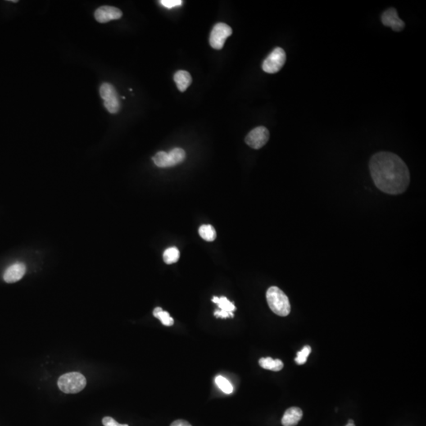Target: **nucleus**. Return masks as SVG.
I'll return each instance as SVG.
<instances>
[{
    "label": "nucleus",
    "instance_id": "dca6fc26",
    "mask_svg": "<svg viewBox=\"0 0 426 426\" xmlns=\"http://www.w3.org/2000/svg\"><path fill=\"white\" fill-rule=\"evenodd\" d=\"M153 316L160 320L164 325L172 326L174 324V319L170 317L168 312L164 311L162 308H155L153 310Z\"/></svg>",
    "mask_w": 426,
    "mask_h": 426
},
{
    "label": "nucleus",
    "instance_id": "4468645a",
    "mask_svg": "<svg viewBox=\"0 0 426 426\" xmlns=\"http://www.w3.org/2000/svg\"><path fill=\"white\" fill-rule=\"evenodd\" d=\"M168 154L169 163H170V168L176 166L178 164L183 163V160L186 158V152L183 149H180V148L173 149Z\"/></svg>",
    "mask_w": 426,
    "mask_h": 426
},
{
    "label": "nucleus",
    "instance_id": "4be33fe9",
    "mask_svg": "<svg viewBox=\"0 0 426 426\" xmlns=\"http://www.w3.org/2000/svg\"><path fill=\"white\" fill-rule=\"evenodd\" d=\"M160 2L163 6L168 9L183 5V1H181V0H161Z\"/></svg>",
    "mask_w": 426,
    "mask_h": 426
},
{
    "label": "nucleus",
    "instance_id": "5701e85b",
    "mask_svg": "<svg viewBox=\"0 0 426 426\" xmlns=\"http://www.w3.org/2000/svg\"><path fill=\"white\" fill-rule=\"evenodd\" d=\"M102 422L103 425L105 426H129L127 424H119L111 417H105V418H103Z\"/></svg>",
    "mask_w": 426,
    "mask_h": 426
},
{
    "label": "nucleus",
    "instance_id": "1a4fd4ad",
    "mask_svg": "<svg viewBox=\"0 0 426 426\" xmlns=\"http://www.w3.org/2000/svg\"><path fill=\"white\" fill-rule=\"evenodd\" d=\"M381 21L383 25L391 27V29L396 32L403 30L405 27L404 21H402L399 18L397 11L394 8L388 9L382 14Z\"/></svg>",
    "mask_w": 426,
    "mask_h": 426
},
{
    "label": "nucleus",
    "instance_id": "b1692460",
    "mask_svg": "<svg viewBox=\"0 0 426 426\" xmlns=\"http://www.w3.org/2000/svg\"><path fill=\"white\" fill-rule=\"evenodd\" d=\"M214 315H215V317H216V318H234V314H228V313H226V312H223L221 311V310H219V309L215 310V313H214Z\"/></svg>",
    "mask_w": 426,
    "mask_h": 426
},
{
    "label": "nucleus",
    "instance_id": "39448f33",
    "mask_svg": "<svg viewBox=\"0 0 426 426\" xmlns=\"http://www.w3.org/2000/svg\"><path fill=\"white\" fill-rule=\"evenodd\" d=\"M286 53L281 47H276L263 62L262 69L268 74H276L286 63Z\"/></svg>",
    "mask_w": 426,
    "mask_h": 426
},
{
    "label": "nucleus",
    "instance_id": "f8f14e48",
    "mask_svg": "<svg viewBox=\"0 0 426 426\" xmlns=\"http://www.w3.org/2000/svg\"><path fill=\"white\" fill-rule=\"evenodd\" d=\"M174 81L176 83L178 90L183 92L187 90L192 83V77L189 72L178 70L174 74Z\"/></svg>",
    "mask_w": 426,
    "mask_h": 426
},
{
    "label": "nucleus",
    "instance_id": "9d476101",
    "mask_svg": "<svg viewBox=\"0 0 426 426\" xmlns=\"http://www.w3.org/2000/svg\"><path fill=\"white\" fill-rule=\"evenodd\" d=\"M26 268L22 263H15L5 271L3 279L8 283H15L20 280L25 275Z\"/></svg>",
    "mask_w": 426,
    "mask_h": 426
},
{
    "label": "nucleus",
    "instance_id": "a878e982",
    "mask_svg": "<svg viewBox=\"0 0 426 426\" xmlns=\"http://www.w3.org/2000/svg\"><path fill=\"white\" fill-rule=\"evenodd\" d=\"M10 2H18V1H17V0H10Z\"/></svg>",
    "mask_w": 426,
    "mask_h": 426
},
{
    "label": "nucleus",
    "instance_id": "aec40b11",
    "mask_svg": "<svg viewBox=\"0 0 426 426\" xmlns=\"http://www.w3.org/2000/svg\"><path fill=\"white\" fill-rule=\"evenodd\" d=\"M215 382L216 385L219 387V388L226 394H231L233 392V386L232 383H230L228 380L222 377V376H217L215 378Z\"/></svg>",
    "mask_w": 426,
    "mask_h": 426
},
{
    "label": "nucleus",
    "instance_id": "7ed1b4c3",
    "mask_svg": "<svg viewBox=\"0 0 426 426\" xmlns=\"http://www.w3.org/2000/svg\"><path fill=\"white\" fill-rule=\"evenodd\" d=\"M58 386L66 394L78 393L86 386V379L82 373L73 372L61 376L58 381Z\"/></svg>",
    "mask_w": 426,
    "mask_h": 426
},
{
    "label": "nucleus",
    "instance_id": "6ab92c4d",
    "mask_svg": "<svg viewBox=\"0 0 426 426\" xmlns=\"http://www.w3.org/2000/svg\"><path fill=\"white\" fill-rule=\"evenodd\" d=\"M152 160H153L154 164H156V166L159 167V168H170V163H169L168 152H157L152 157Z\"/></svg>",
    "mask_w": 426,
    "mask_h": 426
},
{
    "label": "nucleus",
    "instance_id": "6e6552de",
    "mask_svg": "<svg viewBox=\"0 0 426 426\" xmlns=\"http://www.w3.org/2000/svg\"><path fill=\"white\" fill-rule=\"evenodd\" d=\"M95 19L100 23H106L112 20H118L123 16L121 10L111 6L99 7L94 14Z\"/></svg>",
    "mask_w": 426,
    "mask_h": 426
},
{
    "label": "nucleus",
    "instance_id": "393cba45",
    "mask_svg": "<svg viewBox=\"0 0 426 426\" xmlns=\"http://www.w3.org/2000/svg\"><path fill=\"white\" fill-rule=\"evenodd\" d=\"M170 426H192L188 422L185 420H177L172 422Z\"/></svg>",
    "mask_w": 426,
    "mask_h": 426
},
{
    "label": "nucleus",
    "instance_id": "f3484780",
    "mask_svg": "<svg viewBox=\"0 0 426 426\" xmlns=\"http://www.w3.org/2000/svg\"><path fill=\"white\" fill-rule=\"evenodd\" d=\"M199 234L207 242H213L216 238L215 228L211 225H202L199 228Z\"/></svg>",
    "mask_w": 426,
    "mask_h": 426
},
{
    "label": "nucleus",
    "instance_id": "20e7f679",
    "mask_svg": "<svg viewBox=\"0 0 426 426\" xmlns=\"http://www.w3.org/2000/svg\"><path fill=\"white\" fill-rule=\"evenodd\" d=\"M100 94L104 105L111 114H116L120 110V101L115 87L109 83H104L100 88Z\"/></svg>",
    "mask_w": 426,
    "mask_h": 426
},
{
    "label": "nucleus",
    "instance_id": "f257e3e1",
    "mask_svg": "<svg viewBox=\"0 0 426 426\" xmlns=\"http://www.w3.org/2000/svg\"><path fill=\"white\" fill-rule=\"evenodd\" d=\"M369 170L376 187L387 194H401L410 184V172L404 160L391 152L373 155Z\"/></svg>",
    "mask_w": 426,
    "mask_h": 426
},
{
    "label": "nucleus",
    "instance_id": "0eeeda50",
    "mask_svg": "<svg viewBox=\"0 0 426 426\" xmlns=\"http://www.w3.org/2000/svg\"><path fill=\"white\" fill-rule=\"evenodd\" d=\"M269 137L270 134L266 127H258L254 128L247 134L245 142L252 149H260L269 142Z\"/></svg>",
    "mask_w": 426,
    "mask_h": 426
},
{
    "label": "nucleus",
    "instance_id": "2eb2a0df",
    "mask_svg": "<svg viewBox=\"0 0 426 426\" xmlns=\"http://www.w3.org/2000/svg\"><path fill=\"white\" fill-rule=\"evenodd\" d=\"M213 301L214 303L217 304L219 310L226 312L228 314H233V312L236 310L235 305L233 302H231L226 297H213Z\"/></svg>",
    "mask_w": 426,
    "mask_h": 426
},
{
    "label": "nucleus",
    "instance_id": "a211bd4d",
    "mask_svg": "<svg viewBox=\"0 0 426 426\" xmlns=\"http://www.w3.org/2000/svg\"><path fill=\"white\" fill-rule=\"evenodd\" d=\"M163 256H164V262L166 264H174V263H176L179 259L180 253L176 247H170L164 251Z\"/></svg>",
    "mask_w": 426,
    "mask_h": 426
},
{
    "label": "nucleus",
    "instance_id": "9b49d317",
    "mask_svg": "<svg viewBox=\"0 0 426 426\" xmlns=\"http://www.w3.org/2000/svg\"><path fill=\"white\" fill-rule=\"evenodd\" d=\"M303 413L298 407H291L287 409L282 418V425L283 426H295L302 418Z\"/></svg>",
    "mask_w": 426,
    "mask_h": 426
},
{
    "label": "nucleus",
    "instance_id": "412c9836",
    "mask_svg": "<svg viewBox=\"0 0 426 426\" xmlns=\"http://www.w3.org/2000/svg\"><path fill=\"white\" fill-rule=\"evenodd\" d=\"M311 353V347L310 346H304L300 351L297 353V357L295 359V362L298 365H303L306 362L307 358Z\"/></svg>",
    "mask_w": 426,
    "mask_h": 426
},
{
    "label": "nucleus",
    "instance_id": "f03ea898",
    "mask_svg": "<svg viewBox=\"0 0 426 426\" xmlns=\"http://www.w3.org/2000/svg\"><path fill=\"white\" fill-rule=\"evenodd\" d=\"M266 298L271 310L280 317H286L291 313V304L287 295L279 287H271L267 291Z\"/></svg>",
    "mask_w": 426,
    "mask_h": 426
},
{
    "label": "nucleus",
    "instance_id": "423d86ee",
    "mask_svg": "<svg viewBox=\"0 0 426 426\" xmlns=\"http://www.w3.org/2000/svg\"><path fill=\"white\" fill-rule=\"evenodd\" d=\"M232 33L233 31L232 28L225 23L219 22L215 24L210 33V37H209L210 45L214 49H222L225 43L226 40L232 35Z\"/></svg>",
    "mask_w": 426,
    "mask_h": 426
},
{
    "label": "nucleus",
    "instance_id": "ddd939ff",
    "mask_svg": "<svg viewBox=\"0 0 426 426\" xmlns=\"http://www.w3.org/2000/svg\"><path fill=\"white\" fill-rule=\"evenodd\" d=\"M259 364L263 369L278 372L283 368V363L279 359H274L272 358H262L259 360Z\"/></svg>",
    "mask_w": 426,
    "mask_h": 426
}]
</instances>
